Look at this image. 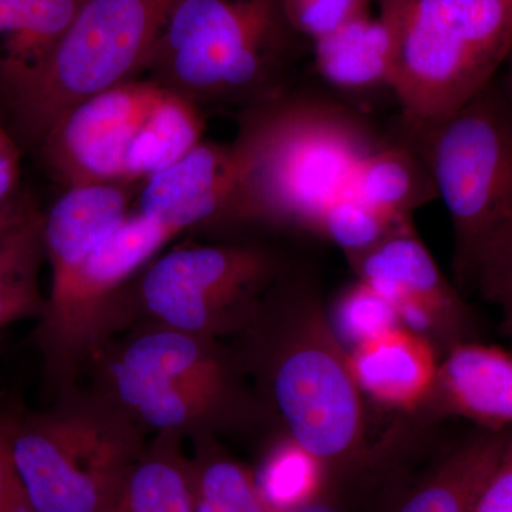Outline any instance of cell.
<instances>
[{
	"instance_id": "1",
	"label": "cell",
	"mask_w": 512,
	"mask_h": 512,
	"mask_svg": "<svg viewBox=\"0 0 512 512\" xmlns=\"http://www.w3.org/2000/svg\"><path fill=\"white\" fill-rule=\"evenodd\" d=\"M241 137L247 170L231 217L313 232L326 208L348 194L360 161L376 148L352 114L318 103L266 111Z\"/></svg>"
},
{
	"instance_id": "2",
	"label": "cell",
	"mask_w": 512,
	"mask_h": 512,
	"mask_svg": "<svg viewBox=\"0 0 512 512\" xmlns=\"http://www.w3.org/2000/svg\"><path fill=\"white\" fill-rule=\"evenodd\" d=\"M63 394L45 412H8L16 477L36 512H114L146 447L141 427L107 396Z\"/></svg>"
},
{
	"instance_id": "3",
	"label": "cell",
	"mask_w": 512,
	"mask_h": 512,
	"mask_svg": "<svg viewBox=\"0 0 512 512\" xmlns=\"http://www.w3.org/2000/svg\"><path fill=\"white\" fill-rule=\"evenodd\" d=\"M417 136L453 224L454 285L476 291L512 241V104L500 79Z\"/></svg>"
},
{
	"instance_id": "4",
	"label": "cell",
	"mask_w": 512,
	"mask_h": 512,
	"mask_svg": "<svg viewBox=\"0 0 512 512\" xmlns=\"http://www.w3.org/2000/svg\"><path fill=\"white\" fill-rule=\"evenodd\" d=\"M396 23L390 89L419 134L477 96L512 46V0H394L379 3Z\"/></svg>"
},
{
	"instance_id": "5",
	"label": "cell",
	"mask_w": 512,
	"mask_h": 512,
	"mask_svg": "<svg viewBox=\"0 0 512 512\" xmlns=\"http://www.w3.org/2000/svg\"><path fill=\"white\" fill-rule=\"evenodd\" d=\"M235 370L217 339L161 325L131 339L111 360L107 397L141 429L200 439L241 410Z\"/></svg>"
},
{
	"instance_id": "6",
	"label": "cell",
	"mask_w": 512,
	"mask_h": 512,
	"mask_svg": "<svg viewBox=\"0 0 512 512\" xmlns=\"http://www.w3.org/2000/svg\"><path fill=\"white\" fill-rule=\"evenodd\" d=\"M175 2L86 0L45 67L8 96L26 136L42 141L67 110L147 69Z\"/></svg>"
},
{
	"instance_id": "7",
	"label": "cell",
	"mask_w": 512,
	"mask_h": 512,
	"mask_svg": "<svg viewBox=\"0 0 512 512\" xmlns=\"http://www.w3.org/2000/svg\"><path fill=\"white\" fill-rule=\"evenodd\" d=\"M282 330L268 383L288 436L326 470L355 463L365 451L366 427L348 349L313 303L292 313Z\"/></svg>"
},
{
	"instance_id": "8",
	"label": "cell",
	"mask_w": 512,
	"mask_h": 512,
	"mask_svg": "<svg viewBox=\"0 0 512 512\" xmlns=\"http://www.w3.org/2000/svg\"><path fill=\"white\" fill-rule=\"evenodd\" d=\"M284 23L281 0H177L147 67L190 99L249 92L272 72Z\"/></svg>"
},
{
	"instance_id": "9",
	"label": "cell",
	"mask_w": 512,
	"mask_h": 512,
	"mask_svg": "<svg viewBox=\"0 0 512 512\" xmlns=\"http://www.w3.org/2000/svg\"><path fill=\"white\" fill-rule=\"evenodd\" d=\"M177 235L138 211L128 214L60 288L49 291L33 338L47 376L63 393L84 360L99 355L114 296Z\"/></svg>"
},
{
	"instance_id": "10",
	"label": "cell",
	"mask_w": 512,
	"mask_h": 512,
	"mask_svg": "<svg viewBox=\"0 0 512 512\" xmlns=\"http://www.w3.org/2000/svg\"><path fill=\"white\" fill-rule=\"evenodd\" d=\"M271 266L264 252L249 247L175 248L147 269L141 302L160 325L218 339L255 319Z\"/></svg>"
},
{
	"instance_id": "11",
	"label": "cell",
	"mask_w": 512,
	"mask_h": 512,
	"mask_svg": "<svg viewBox=\"0 0 512 512\" xmlns=\"http://www.w3.org/2000/svg\"><path fill=\"white\" fill-rule=\"evenodd\" d=\"M167 87L126 82L94 94L42 138L43 156L67 188L144 180L151 121Z\"/></svg>"
},
{
	"instance_id": "12",
	"label": "cell",
	"mask_w": 512,
	"mask_h": 512,
	"mask_svg": "<svg viewBox=\"0 0 512 512\" xmlns=\"http://www.w3.org/2000/svg\"><path fill=\"white\" fill-rule=\"evenodd\" d=\"M357 279L396 309L400 326L446 346L480 340L481 326L457 286L440 271L410 218L365 252L349 256Z\"/></svg>"
},
{
	"instance_id": "13",
	"label": "cell",
	"mask_w": 512,
	"mask_h": 512,
	"mask_svg": "<svg viewBox=\"0 0 512 512\" xmlns=\"http://www.w3.org/2000/svg\"><path fill=\"white\" fill-rule=\"evenodd\" d=\"M247 160L242 137L231 146L201 141L177 163L144 181L138 212L177 234L231 217Z\"/></svg>"
},
{
	"instance_id": "14",
	"label": "cell",
	"mask_w": 512,
	"mask_h": 512,
	"mask_svg": "<svg viewBox=\"0 0 512 512\" xmlns=\"http://www.w3.org/2000/svg\"><path fill=\"white\" fill-rule=\"evenodd\" d=\"M430 399L441 413L478 429L512 430V353L481 340L451 346L439 362Z\"/></svg>"
},
{
	"instance_id": "15",
	"label": "cell",
	"mask_w": 512,
	"mask_h": 512,
	"mask_svg": "<svg viewBox=\"0 0 512 512\" xmlns=\"http://www.w3.org/2000/svg\"><path fill=\"white\" fill-rule=\"evenodd\" d=\"M348 352L360 392L377 403L413 412L429 400L439 360L426 336L396 326Z\"/></svg>"
},
{
	"instance_id": "16",
	"label": "cell",
	"mask_w": 512,
	"mask_h": 512,
	"mask_svg": "<svg viewBox=\"0 0 512 512\" xmlns=\"http://www.w3.org/2000/svg\"><path fill=\"white\" fill-rule=\"evenodd\" d=\"M128 217L124 185L67 188L43 217V242L50 264V291L60 288L101 239Z\"/></svg>"
},
{
	"instance_id": "17",
	"label": "cell",
	"mask_w": 512,
	"mask_h": 512,
	"mask_svg": "<svg viewBox=\"0 0 512 512\" xmlns=\"http://www.w3.org/2000/svg\"><path fill=\"white\" fill-rule=\"evenodd\" d=\"M86 0H0V90L28 84L53 55Z\"/></svg>"
},
{
	"instance_id": "18",
	"label": "cell",
	"mask_w": 512,
	"mask_h": 512,
	"mask_svg": "<svg viewBox=\"0 0 512 512\" xmlns=\"http://www.w3.org/2000/svg\"><path fill=\"white\" fill-rule=\"evenodd\" d=\"M396 55V23L382 9L376 18L367 10L315 40V64L320 76L345 90L392 87Z\"/></svg>"
},
{
	"instance_id": "19",
	"label": "cell",
	"mask_w": 512,
	"mask_h": 512,
	"mask_svg": "<svg viewBox=\"0 0 512 512\" xmlns=\"http://www.w3.org/2000/svg\"><path fill=\"white\" fill-rule=\"evenodd\" d=\"M510 433L476 427L404 495L393 512H473Z\"/></svg>"
},
{
	"instance_id": "20",
	"label": "cell",
	"mask_w": 512,
	"mask_h": 512,
	"mask_svg": "<svg viewBox=\"0 0 512 512\" xmlns=\"http://www.w3.org/2000/svg\"><path fill=\"white\" fill-rule=\"evenodd\" d=\"M348 194L355 195L393 218L439 198L429 167L410 148L376 147L357 167Z\"/></svg>"
},
{
	"instance_id": "21",
	"label": "cell",
	"mask_w": 512,
	"mask_h": 512,
	"mask_svg": "<svg viewBox=\"0 0 512 512\" xmlns=\"http://www.w3.org/2000/svg\"><path fill=\"white\" fill-rule=\"evenodd\" d=\"M180 436L160 434L127 471L114 512H195Z\"/></svg>"
},
{
	"instance_id": "22",
	"label": "cell",
	"mask_w": 512,
	"mask_h": 512,
	"mask_svg": "<svg viewBox=\"0 0 512 512\" xmlns=\"http://www.w3.org/2000/svg\"><path fill=\"white\" fill-rule=\"evenodd\" d=\"M45 256L40 215L23 214L0 232V329L42 315L46 298L39 274Z\"/></svg>"
},
{
	"instance_id": "23",
	"label": "cell",
	"mask_w": 512,
	"mask_h": 512,
	"mask_svg": "<svg viewBox=\"0 0 512 512\" xmlns=\"http://www.w3.org/2000/svg\"><path fill=\"white\" fill-rule=\"evenodd\" d=\"M190 474L195 512H272L255 473L218 450L210 436L197 439Z\"/></svg>"
},
{
	"instance_id": "24",
	"label": "cell",
	"mask_w": 512,
	"mask_h": 512,
	"mask_svg": "<svg viewBox=\"0 0 512 512\" xmlns=\"http://www.w3.org/2000/svg\"><path fill=\"white\" fill-rule=\"evenodd\" d=\"M326 467L286 436L268 451L256 483L272 512H292L322 495Z\"/></svg>"
},
{
	"instance_id": "25",
	"label": "cell",
	"mask_w": 512,
	"mask_h": 512,
	"mask_svg": "<svg viewBox=\"0 0 512 512\" xmlns=\"http://www.w3.org/2000/svg\"><path fill=\"white\" fill-rule=\"evenodd\" d=\"M407 218H393L352 194H345L323 212L318 234L335 242L346 256L372 248Z\"/></svg>"
},
{
	"instance_id": "26",
	"label": "cell",
	"mask_w": 512,
	"mask_h": 512,
	"mask_svg": "<svg viewBox=\"0 0 512 512\" xmlns=\"http://www.w3.org/2000/svg\"><path fill=\"white\" fill-rule=\"evenodd\" d=\"M330 325L342 345L350 350L400 326V323L392 303L372 286L357 279L336 301Z\"/></svg>"
},
{
	"instance_id": "27",
	"label": "cell",
	"mask_w": 512,
	"mask_h": 512,
	"mask_svg": "<svg viewBox=\"0 0 512 512\" xmlns=\"http://www.w3.org/2000/svg\"><path fill=\"white\" fill-rule=\"evenodd\" d=\"M286 25L318 40L369 10V0H281Z\"/></svg>"
},
{
	"instance_id": "28",
	"label": "cell",
	"mask_w": 512,
	"mask_h": 512,
	"mask_svg": "<svg viewBox=\"0 0 512 512\" xmlns=\"http://www.w3.org/2000/svg\"><path fill=\"white\" fill-rule=\"evenodd\" d=\"M476 291L501 309L500 330L512 342V241L484 269Z\"/></svg>"
},
{
	"instance_id": "29",
	"label": "cell",
	"mask_w": 512,
	"mask_h": 512,
	"mask_svg": "<svg viewBox=\"0 0 512 512\" xmlns=\"http://www.w3.org/2000/svg\"><path fill=\"white\" fill-rule=\"evenodd\" d=\"M473 512H512V430Z\"/></svg>"
},
{
	"instance_id": "30",
	"label": "cell",
	"mask_w": 512,
	"mask_h": 512,
	"mask_svg": "<svg viewBox=\"0 0 512 512\" xmlns=\"http://www.w3.org/2000/svg\"><path fill=\"white\" fill-rule=\"evenodd\" d=\"M20 178V154L13 138L0 124V212L12 211L8 207Z\"/></svg>"
},
{
	"instance_id": "31",
	"label": "cell",
	"mask_w": 512,
	"mask_h": 512,
	"mask_svg": "<svg viewBox=\"0 0 512 512\" xmlns=\"http://www.w3.org/2000/svg\"><path fill=\"white\" fill-rule=\"evenodd\" d=\"M0 512H36L30 505L9 458V470L0 495Z\"/></svg>"
},
{
	"instance_id": "32",
	"label": "cell",
	"mask_w": 512,
	"mask_h": 512,
	"mask_svg": "<svg viewBox=\"0 0 512 512\" xmlns=\"http://www.w3.org/2000/svg\"><path fill=\"white\" fill-rule=\"evenodd\" d=\"M6 423H8V412L0 410V495L5 485L6 474L9 470L8 441H6Z\"/></svg>"
},
{
	"instance_id": "33",
	"label": "cell",
	"mask_w": 512,
	"mask_h": 512,
	"mask_svg": "<svg viewBox=\"0 0 512 512\" xmlns=\"http://www.w3.org/2000/svg\"><path fill=\"white\" fill-rule=\"evenodd\" d=\"M292 512H339L333 507L332 504L329 503L328 500L323 498V495H319L318 498L312 500L311 503L302 505V507L296 508L295 511Z\"/></svg>"
},
{
	"instance_id": "34",
	"label": "cell",
	"mask_w": 512,
	"mask_h": 512,
	"mask_svg": "<svg viewBox=\"0 0 512 512\" xmlns=\"http://www.w3.org/2000/svg\"><path fill=\"white\" fill-rule=\"evenodd\" d=\"M508 70L505 73L503 79H500L501 87H503L505 96L508 97V100L511 101L512 104V46L510 53H508L507 57Z\"/></svg>"
},
{
	"instance_id": "35",
	"label": "cell",
	"mask_w": 512,
	"mask_h": 512,
	"mask_svg": "<svg viewBox=\"0 0 512 512\" xmlns=\"http://www.w3.org/2000/svg\"><path fill=\"white\" fill-rule=\"evenodd\" d=\"M23 214H15L13 211L8 212H0V232L5 231L9 225H12L13 222L18 220V218L22 217Z\"/></svg>"
},
{
	"instance_id": "36",
	"label": "cell",
	"mask_w": 512,
	"mask_h": 512,
	"mask_svg": "<svg viewBox=\"0 0 512 512\" xmlns=\"http://www.w3.org/2000/svg\"><path fill=\"white\" fill-rule=\"evenodd\" d=\"M383 2H394V0H379V3H383Z\"/></svg>"
}]
</instances>
